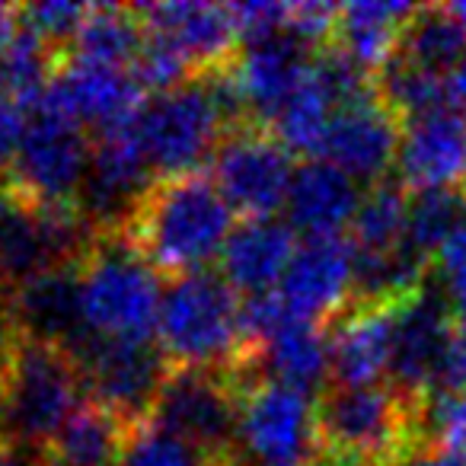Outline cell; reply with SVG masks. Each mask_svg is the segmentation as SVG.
<instances>
[{
    "label": "cell",
    "instance_id": "cell-6",
    "mask_svg": "<svg viewBox=\"0 0 466 466\" xmlns=\"http://www.w3.org/2000/svg\"><path fill=\"white\" fill-rule=\"evenodd\" d=\"M157 349L169 368L230 370L247 351L240 294L224 275L176 279L163 291Z\"/></svg>",
    "mask_w": 466,
    "mask_h": 466
},
{
    "label": "cell",
    "instance_id": "cell-5",
    "mask_svg": "<svg viewBox=\"0 0 466 466\" xmlns=\"http://www.w3.org/2000/svg\"><path fill=\"white\" fill-rule=\"evenodd\" d=\"M84 326L90 336L150 342L160 326L163 291L157 272L122 240L116 227L93 233L77 262Z\"/></svg>",
    "mask_w": 466,
    "mask_h": 466
},
{
    "label": "cell",
    "instance_id": "cell-1",
    "mask_svg": "<svg viewBox=\"0 0 466 466\" xmlns=\"http://www.w3.org/2000/svg\"><path fill=\"white\" fill-rule=\"evenodd\" d=\"M233 208L205 173L154 176L122 224V240L157 275L186 279L224 256L233 237Z\"/></svg>",
    "mask_w": 466,
    "mask_h": 466
},
{
    "label": "cell",
    "instance_id": "cell-31",
    "mask_svg": "<svg viewBox=\"0 0 466 466\" xmlns=\"http://www.w3.org/2000/svg\"><path fill=\"white\" fill-rule=\"evenodd\" d=\"M211 457H201L186 441L173 438L157 425H141L128 434L122 466H208Z\"/></svg>",
    "mask_w": 466,
    "mask_h": 466
},
{
    "label": "cell",
    "instance_id": "cell-4",
    "mask_svg": "<svg viewBox=\"0 0 466 466\" xmlns=\"http://www.w3.org/2000/svg\"><path fill=\"white\" fill-rule=\"evenodd\" d=\"M16 150L0 173V198L39 214L84 211L90 150L84 128L42 93L29 103Z\"/></svg>",
    "mask_w": 466,
    "mask_h": 466
},
{
    "label": "cell",
    "instance_id": "cell-3",
    "mask_svg": "<svg viewBox=\"0 0 466 466\" xmlns=\"http://www.w3.org/2000/svg\"><path fill=\"white\" fill-rule=\"evenodd\" d=\"M86 402V383L71 349L14 332L0 361V438L46 447Z\"/></svg>",
    "mask_w": 466,
    "mask_h": 466
},
{
    "label": "cell",
    "instance_id": "cell-32",
    "mask_svg": "<svg viewBox=\"0 0 466 466\" xmlns=\"http://www.w3.org/2000/svg\"><path fill=\"white\" fill-rule=\"evenodd\" d=\"M425 434L428 447L466 463V393H453V390L434 393L425 409Z\"/></svg>",
    "mask_w": 466,
    "mask_h": 466
},
{
    "label": "cell",
    "instance_id": "cell-8",
    "mask_svg": "<svg viewBox=\"0 0 466 466\" xmlns=\"http://www.w3.org/2000/svg\"><path fill=\"white\" fill-rule=\"evenodd\" d=\"M240 390L224 370L169 368L157 393L150 425L186 441L201 457L237 453Z\"/></svg>",
    "mask_w": 466,
    "mask_h": 466
},
{
    "label": "cell",
    "instance_id": "cell-33",
    "mask_svg": "<svg viewBox=\"0 0 466 466\" xmlns=\"http://www.w3.org/2000/svg\"><path fill=\"white\" fill-rule=\"evenodd\" d=\"M291 7L294 4H279V0H253V4H233L230 14L240 29V39L249 46L285 35L291 29Z\"/></svg>",
    "mask_w": 466,
    "mask_h": 466
},
{
    "label": "cell",
    "instance_id": "cell-7",
    "mask_svg": "<svg viewBox=\"0 0 466 466\" xmlns=\"http://www.w3.org/2000/svg\"><path fill=\"white\" fill-rule=\"evenodd\" d=\"M230 131V118L214 90L211 77H195L179 90H169L144 103L137 116L144 154L160 176L198 173L208 154L218 150Z\"/></svg>",
    "mask_w": 466,
    "mask_h": 466
},
{
    "label": "cell",
    "instance_id": "cell-19",
    "mask_svg": "<svg viewBox=\"0 0 466 466\" xmlns=\"http://www.w3.org/2000/svg\"><path fill=\"white\" fill-rule=\"evenodd\" d=\"M0 304L14 332L20 336L65 345V349L86 336L77 266H55L29 275L26 281L10 288Z\"/></svg>",
    "mask_w": 466,
    "mask_h": 466
},
{
    "label": "cell",
    "instance_id": "cell-17",
    "mask_svg": "<svg viewBox=\"0 0 466 466\" xmlns=\"http://www.w3.org/2000/svg\"><path fill=\"white\" fill-rule=\"evenodd\" d=\"M135 10L150 35L169 42L188 61L195 77L220 74L240 58L243 39L230 7L179 0V4H144Z\"/></svg>",
    "mask_w": 466,
    "mask_h": 466
},
{
    "label": "cell",
    "instance_id": "cell-20",
    "mask_svg": "<svg viewBox=\"0 0 466 466\" xmlns=\"http://www.w3.org/2000/svg\"><path fill=\"white\" fill-rule=\"evenodd\" d=\"M396 179L409 192L460 188L466 179V116L444 106L402 125Z\"/></svg>",
    "mask_w": 466,
    "mask_h": 466
},
{
    "label": "cell",
    "instance_id": "cell-21",
    "mask_svg": "<svg viewBox=\"0 0 466 466\" xmlns=\"http://www.w3.org/2000/svg\"><path fill=\"white\" fill-rule=\"evenodd\" d=\"M285 208L291 227L307 233V240L342 237V230L351 227L361 208V192H358V182L339 167L326 160H307L294 173Z\"/></svg>",
    "mask_w": 466,
    "mask_h": 466
},
{
    "label": "cell",
    "instance_id": "cell-24",
    "mask_svg": "<svg viewBox=\"0 0 466 466\" xmlns=\"http://www.w3.org/2000/svg\"><path fill=\"white\" fill-rule=\"evenodd\" d=\"M256 370L259 377L279 380L300 393H323L329 387V332L310 323H285L268 342L256 349Z\"/></svg>",
    "mask_w": 466,
    "mask_h": 466
},
{
    "label": "cell",
    "instance_id": "cell-35",
    "mask_svg": "<svg viewBox=\"0 0 466 466\" xmlns=\"http://www.w3.org/2000/svg\"><path fill=\"white\" fill-rule=\"evenodd\" d=\"M23 106L16 103L14 96L7 93V86L0 84V173L7 169L10 157L16 150V141H20V131H23Z\"/></svg>",
    "mask_w": 466,
    "mask_h": 466
},
{
    "label": "cell",
    "instance_id": "cell-40",
    "mask_svg": "<svg viewBox=\"0 0 466 466\" xmlns=\"http://www.w3.org/2000/svg\"><path fill=\"white\" fill-rule=\"evenodd\" d=\"M10 336H14V326H10L7 313H4V304H0V361H4V351H7Z\"/></svg>",
    "mask_w": 466,
    "mask_h": 466
},
{
    "label": "cell",
    "instance_id": "cell-22",
    "mask_svg": "<svg viewBox=\"0 0 466 466\" xmlns=\"http://www.w3.org/2000/svg\"><path fill=\"white\" fill-rule=\"evenodd\" d=\"M298 237L294 227L281 220H247L237 227L224 249V279L237 294H266L281 285L288 266L298 256Z\"/></svg>",
    "mask_w": 466,
    "mask_h": 466
},
{
    "label": "cell",
    "instance_id": "cell-29",
    "mask_svg": "<svg viewBox=\"0 0 466 466\" xmlns=\"http://www.w3.org/2000/svg\"><path fill=\"white\" fill-rule=\"evenodd\" d=\"M466 220L463 188H438V192H409L406 247L434 266V256L453 230Z\"/></svg>",
    "mask_w": 466,
    "mask_h": 466
},
{
    "label": "cell",
    "instance_id": "cell-43",
    "mask_svg": "<svg viewBox=\"0 0 466 466\" xmlns=\"http://www.w3.org/2000/svg\"><path fill=\"white\" fill-rule=\"evenodd\" d=\"M460 188H463V192H466V179H463V186H460Z\"/></svg>",
    "mask_w": 466,
    "mask_h": 466
},
{
    "label": "cell",
    "instance_id": "cell-10",
    "mask_svg": "<svg viewBox=\"0 0 466 466\" xmlns=\"http://www.w3.org/2000/svg\"><path fill=\"white\" fill-rule=\"evenodd\" d=\"M211 173L224 198L247 220H272L281 205H288L294 182L291 150L266 128L243 122L233 125L218 144Z\"/></svg>",
    "mask_w": 466,
    "mask_h": 466
},
{
    "label": "cell",
    "instance_id": "cell-27",
    "mask_svg": "<svg viewBox=\"0 0 466 466\" xmlns=\"http://www.w3.org/2000/svg\"><path fill=\"white\" fill-rule=\"evenodd\" d=\"M332 116H336V99H332L329 90L323 86L317 67H310L304 84L291 93V99H288V103L279 109V116L272 118L268 131H272L291 154L319 160Z\"/></svg>",
    "mask_w": 466,
    "mask_h": 466
},
{
    "label": "cell",
    "instance_id": "cell-12",
    "mask_svg": "<svg viewBox=\"0 0 466 466\" xmlns=\"http://www.w3.org/2000/svg\"><path fill=\"white\" fill-rule=\"evenodd\" d=\"M453 339H457V317L438 291L425 288L409 298L396 319V349L390 364L393 387L419 400H431L434 393H441Z\"/></svg>",
    "mask_w": 466,
    "mask_h": 466
},
{
    "label": "cell",
    "instance_id": "cell-23",
    "mask_svg": "<svg viewBox=\"0 0 466 466\" xmlns=\"http://www.w3.org/2000/svg\"><path fill=\"white\" fill-rule=\"evenodd\" d=\"M412 4L402 0H358L339 10V26L332 48L345 52L351 61L377 77L380 67L400 52L402 33L415 16Z\"/></svg>",
    "mask_w": 466,
    "mask_h": 466
},
{
    "label": "cell",
    "instance_id": "cell-39",
    "mask_svg": "<svg viewBox=\"0 0 466 466\" xmlns=\"http://www.w3.org/2000/svg\"><path fill=\"white\" fill-rule=\"evenodd\" d=\"M0 466H33V460L23 457L20 447L7 444V441H0Z\"/></svg>",
    "mask_w": 466,
    "mask_h": 466
},
{
    "label": "cell",
    "instance_id": "cell-38",
    "mask_svg": "<svg viewBox=\"0 0 466 466\" xmlns=\"http://www.w3.org/2000/svg\"><path fill=\"white\" fill-rule=\"evenodd\" d=\"M406 466H466L463 460L451 457V453L444 451H434V447H425L421 453H415L412 460H409Z\"/></svg>",
    "mask_w": 466,
    "mask_h": 466
},
{
    "label": "cell",
    "instance_id": "cell-13",
    "mask_svg": "<svg viewBox=\"0 0 466 466\" xmlns=\"http://www.w3.org/2000/svg\"><path fill=\"white\" fill-rule=\"evenodd\" d=\"M288 317L329 326L355 298V247L345 237H317L298 249L281 285L275 288Z\"/></svg>",
    "mask_w": 466,
    "mask_h": 466
},
{
    "label": "cell",
    "instance_id": "cell-2",
    "mask_svg": "<svg viewBox=\"0 0 466 466\" xmlns=\"http://www.w3.org/2000/svg\"><path fill=\"white\" fill-rule=\"evenodd\" d=\"M425 409L393 383H329L317 396V466H406L428 447Z\"/></svg>",
    "mask_w": 466,
    "mask_h": 466
},
{
    "label": "cell",
    "instance_id": "cell-34",
    "mask_svg": "<svg viewBox=\"0 0 466 466\" xmlns=\"http://www.w3.org/2000/svg\"><path fill=\"white\" fill-rule=\"evenodd\" d=\"M434 268H438V275L444 279L451 298L466 291V220L447 237L441 253L434 256Z\"/></svg>",
    "mask_w": 466,
    "mask_h": 466
},
{
    "label": "cell",
    "instance_id": "cell-30",
    "mask_svg": "<svg viewBox=\"0 0 466 466\" xmlns=\"http://www.w3.org/2000/svg\"><path fill=\"white\" fill-rule=\"evenodd\" d=\"M90 4H71V0H46V4H29L20 7V26L29 35L42 39L48 48L67 55L77 39L80 26L90 16Z\"/></svg>",
    "mask_w": 466,
    "mask_h": 466
},
{
    "label": "cell",
    "instance_id": "cell-26",
    "mask_svg": "<svg viewBox=\"0 0 466 466\" xmlns=\"http://www.w3.org/2000/svg\"><path fill=\"white\" fill-rule=\"evenodd\" d=\"M409 220V188L400 179L377 182L361 198L355 220L349 227V240L358 259L390 256L406 243Z\"/></svg>",
    "mask_w": 466,
    "mask_h": 466
},
{
    "label": "cell",
    "instance_id": "cell-14",
    "mask_svg": "<svg viewBox=\"0 0 466 466\" xmlns=\"http://www.w3.org/2000/svg\"><path fill=\"white\" fill-rule=\"evenodd\" d=\"M313 58H317V52L300 39H294L291 33L266 42H249L240 52V58L224 71L227 84L240 99L247 122L268 128L281 106L291 99V93L304 84Z\"/></svg>",
    "mask_w": 466,
    "mask_h": 466
},
{
    "label": "cell",
    "instance_id": "cell-41",
    "mask_svg": "<svg viewBox=\"0 0 466 466\" xmlns=\"http://www.w3.org/2000/svg\"><path fill=\"white\" fill-rule=\"evenodd\" d=\"M451 307H453V317H457V329H466V291L451 298Z\"/></svg>",
    "mask_w": 466,
    "mask_h": 466
},
{
    "label": "cell",
    "instance_id": "cell-42",
    "mask_svg": "<svg viewBox=\"0 0 466 466\" xmlns=\"http://www.w3.org/2000/svg\"><path fill=\"white\" fill-rule=\"evenodd\" d=\"M451 14L466 26V0H463V4H451Z\"/></svg>",
    "mask_w": 466,
    "mask_h": 466
},
{
    "label": "cell",
    "instance_id": "cell-25",
    "mask_svg": "<svg viewBox=\"0 0 466 466\" xmlns=\"http://www.w3.org/2000/svg\"><path fill=\"white\" fill-rule=\"evenodd\" d=\"M144 42H147V29H144L135 7H109V4H99V7L90 10L86 23L80 26L67 58L131 71L137 55H141Z\"/></svg>",
    "mask_w": 466,
    "mask_h": 466
},
{
    "label": "cell",
    "instance_id": "cell-15",
    "mask_svg": "<svg viewBox=\"0 0 466 466\" xmlns=\"http://www.w3.org/2000/svg\"><path fill=\"white\" fill-rule=\"evenodd\" d=\"M406 300H351L329 329V368L339 387H370L390 374L396 319Z\"/></svg>",
    "mask_w": 466,
    "mask_h": 466
},
{
    "label": "cell",
    "instance_id": "cell-37",
    "mask_svg": "<svg viewBox=\"0 0 466 466\" xmlns=\"http://www.w3.org/2000/svg\"><path fill=\"white\" fill-rule=\"evenodd\" d=\"M20 35V7H7L0 4V58L14 46V39Z\"/></svg>",
    "mask_w": 466,
    "mask_h": 466
},
{
    "label": "cell",
    "instance_id": "cell-16",
    "mask_svg": "<svg viewBox=\"0 0 466 466\" xmlns=\"http://www.w3.org/2000/svg\"><path fill=\"white\" fill-rule=\"evenodd\" d=\"M402 147V122L380 103V96H364L358 103L339 106L329 122L319 160L332 163L351 179L387 182Z\"/></svg>",
    "mask_w": 466,
    "mask_h": 466
},
{
    "label": "cell",
    "instance_id": "cell-11",
    "mask_svg": "<svg viewBox=\"0 0 466 466\" xmlns=\"http://www.w3.org/2000/svg\"><path fill=\"white\" fill-rule=\"evenodd\" d=\"M240 444L262 466H317V406L300 390L259 377L240 390Z\"/></svg>",
    "mask_w": 466,
    "mask_h": 466
},
{
    "label": "cell",
    "instance_id": "cell-18",
    "mask_svg": "<svg viewBox=\"0 0 466 466\" xmlns=\"http://www.w3.org/2000/svg\"><path fill=\"white\" fill-rule=\"evenodd\" d=\"M46 96L80 128L86 125L96 131L135 122L144 109V90L131 77V71L67 58V55L48 84Z\"/></svg>",
    "mask_w": 466,
    "mask_h": 466
},
{
    "label": "cell",
    "instance_id": "cell-9",
    "mask_svg": "<svg viewBox=\"0 0 466 466\" xmlns=\"http://www.w3.org/2000/svg\"><path fill=\"white\" fill-rule=\"evenodd\" d=\"M84 374L86 393L96 406L112 412L128 431L147 425L157 393L167 380V358L150 342L80 336L71 345Z\"/></svg>",
    "mask_w": 466,
    "mask_h": 466
},
{
    "label": "cell",
    "instance_id": "cell-28",
    "mask_svg": "<svg viewBox=\"0 0 466 466\" xmlns=\"http://www.w3.org/2000/svg\"><path fill=\"white\" fill-rule=\"evenodd\" d=\"M396 55L451 80L466 61V26L451 14V7H419Z\"/></svg>",
    "mask_w": 466,
    "mask_h": 466
},
{
    "label": "cell",
    "instance_id": "cell-36",
    "mask_svg": "<svg viewBox=\"0 0 466 466\" xmlns=\"http://www.w3.org/2000/svg\"><path fill=\"white\" fill-rule=\"evenodd\" d=\"M444 390L466 393V329H457V339H453L451 361H447V374H444Z\"/></svg>",
    "mask_w": 466,
    "mask_h": 466
},
{
    "label": "cell",
    "instance_id": "cell-44",
    "mask_svg": "<svg viewBox=\"0 0 466 466\" xmlns=\"http://www.w3.org/2000/svg\"><path fill=\"white\" fill-rule=\"evenodd\" d=\"M0 441H4V438H0Z\"/></svg>",
    "mask_w": 466,
    "mask_h": 466
}]
</instances>
